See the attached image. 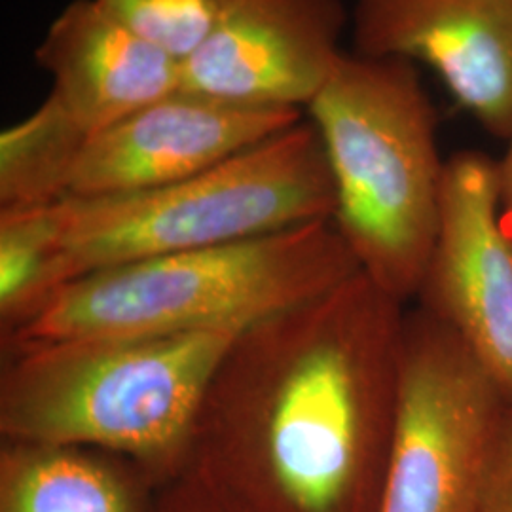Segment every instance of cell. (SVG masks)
<instances>
[{"mask_svg":"<svg viewBox=\"0 0 512 512\" xmlns=\"http://www.w3.org/2000/svg\"><path fill=\"white\" fill-rule=\"evenodd\" d=\"M406 304L363 272L239 332L203 399L188 473L238 512H376Z\"/></svg>","mask_w":512,"mask_h":512,"instance_id":"obj_1","label":"cell"},{"mask_svg":"<svg viewBox=\"0 0 512 512\" xmlns=\"http://www.w3.org/2000/svg\"><path fill=\"white\" fill-rule=\"evenodd\" d=\"M238 334L2 346L0 437L105 450L139 463L164 486L190 469L205 393Z\"/></svg>","mask_w":512,"mask_h":512,"instance_id":"obj_2","label":"cell"},{"mask_svg":"<svg viewBox=\"0 0 512 512\" xmlns=\"http://www.w3.org/2000/svg\"><path fill=\"white\" fill-rule=\"evenodd\" d=\"M306 110L332 173L336 230L361 272L406 304L435 247L446 169L416 65L344 52Z\"/></svg>","mask_w":512,"mask_h":512,"instance_id":"obj_3","label":"cell"},{"mask_svg":"<svg viewBox=\"0 0 512 512\" xmlns=\"http://www.w3.org/2000/svg\"><path fill=\"white\" fill-rule=\"evenodd\" d=\"M361 266L332 220L154 256L65 285L2 346L249 329L346 283Z\"/></svg>","mask_w":512,"mask_h":512,"instance_id":"obj_4","label":"cell"},{"mask_svg":"<svg viewBox=\"0 0 512 512\" xmlns=\"http://www.w3.org/2000/svg\"><path fill=\"white\" fill-rule=\"evenodd\" d=\"M336 194L311 122L152 190L54 203L65 285L129 262L217 247L332 220Z\"/></svg>","mask_w":512,"mask_h":512,"instance_id":"obj_5","label":"cell"},{"mask_svg":"<svg viewBox=\"0 0 512 512\" xmlns=\"http://www.w3.org/2000/svg\"><path fill=\"white\" fill-rule=\"evenodd\" d=\"M509 401L454 330L406 311L391 454L376 512H478Z\"/></svg>","mask_w":512,"mask_h":512,"instance_id":"obj_6","label":"cell"},{"mask_svg":"<svg viewBox=\"0 0 512 512\" xmlns=\"http://www.w3.org/2000/svg\"><path fill=\"white\" fill-rule=\"evenodd\" d=\"M416 298L512 403V239L501 222L497 162L482 152L446 160L439 232Z\"/></svg>","mask_w":512,"mask_h":512,"instance_id":"obj_7","label":"cell"},{"mask_svg":"<svg viewBox=\"0 0 512 512\" xmlns=\"http://www.w3.org/2000/svg\"><path fill=\"white\" fill-rule=\"evenodd\" d=\"M351 21L342 0H226L183 59V90L247 109H308Z\"/></svg>","mask_w":512,"mask_h":512,"instance_id":"obj_8","label":"cell"},{"mask_svg":"<svg viewBox=\"0 0 512 512\" xmlns=\"http://www.w3.org/2000/svg\"><path fill=\"white\" fill-rule=\"evenodd\" d=\"M353 52L433 69L459 109L512 129V0H353Z\"/></svg>","mask_w":512,"mask_h":512,"instance_id":"obj_9","label":"cell"},{"mask_svg":"<svg viewBox=\"0 0 512 512\" xmlns=\"http://www.w3.org/2000/svg\"><path fill=\"white\" fill-rule=\"evenodd\" d=\"M300 120V110L247 109L181 88L93 135L76 160L67 198L183 181Z\"/></svg>","mask_w":512,"mask_h":512,"instance_id":"obj_10","label":"cell"},{"mask_svg":"<svg viewBox=\"0 0 512 512\" xmlns=\"http://www.w3.org/2000/svg\"><path fill=\"white\" fill-rule=\"evenodd\" d=\"M50 95L90 139L183 86V61L131 31L97 0H73L35 50Z\"/></svg>","mask_w":512,"mask_h":512,"instance_id":"obj_11","label":"cell"},{"mask_svg":"<svg viewBox=\"0 0 512 512\" xmlns=\"http://www.w3.org/2000/svg\"><path fill=\"white\" fill-rule=\"evenodd\" d=\"M162 484L86 446L0 442V512H152Z\"/></svg>","mask_w":512,"mask_h":512,"instance_id":"obj_12","label":"cell"},{"mask_svg":"<svg viewBox=\"0 0 512 512\" xmlns=\"http://www.w3.org/2000/svg\"><path fill=\"white\" fill-rule=\"evenodd\" d=\"M90 137L48 93L29 116L0 133V209L61 202Z\"/></svg>","mask_w":512,"mask_h":512,"instance_id":"obj_13","label":"cell"},{"mask_svg":"<svg viewBox=\"0 0 512 512\" xmlns=\"http://www.w3.org/2000/svg\"><path fill=\"white\" fill-rule=\"evenodd\" d=\"M65 287L54 203L0 209V334L21 329Z\"/></svg>","mask_w":512,"mask_h":512,"instance_id":"obj_14","label":"cell"},{"mask_svg":"<svg viewBox=\"0 0 512 512\" xmlns=\"http://www.w3.org/2000/svg\"><path fill=\"white\" fill-rule=\"evenodd\" d=\"M110 16L177 59L192 54L226 0H97Z\"/></svg>","mask_w":512,"mask_h":512,"instance_id":"obj_15","label":"cell"},{"mask_svg":"<svg viewBox=\"0 0 512 512\" xmlns=\"http://www.w3.org/2000/svg\"><path fill=\"white\" fill-rule=\"evenodd\" d=\"M478 512H512V403L486 465Z\"/></svg>","mask_w":512,"mask_h":512,"instance_id":"obj_16","label":"cell"},{"mask_svg":"<svg viewBox=\"0 0 512 512\" xmlns=\"http://www.w3.org/2000/svg\"><path fill=\"white\" fill-rule=\"evenodd\" d=\"M152 512H238L192 473L171 480L158 492Z\"/></svg>","mask_w":512,"mask_h":512,"instance_id":"obj_17","label":"cell"},{"mask_svg":"<svg viewBox=\"0 0 512 512\" xmlns=\"http://www.w3.org/2000/svg\"><path fill=\"white\" fill-rule=\"evenodd\" d=\"M497 183H499L501 222L505 232L512 239V129L507 137V152L497 162Z\"/></svg>","mask_w":512,"mask_h":512,"instance_id":"obj_18","label":"cell"}]
</instances>
